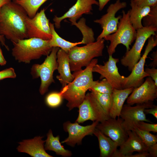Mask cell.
I'll list each match as a JSON object with an SVG mask.
<instances>
[{
	"mask_svg": "<svg viewBox=\"0 0 157 157\" xmlns=\"http://www.w3.org/2000/svg\"><path fill=\"white\" fill-rule=\"evenodd\" d=\"M146 114L152 115L156 119H157V106L155 105L153 107L145 109L144 111Z\"/></svg>",
	"mask_w": 157,
	"mask_h": 157,
	"instance_id": "38",
	"label": "cell"
},
{
	"mask_svg": "<svg viewBox=\"0 0 157 157\" xmlns=\"http://www.w3.org/2000/svg\"><path fill=\"white\" fill-rule=\"evenodd\" d=\"M157 98V85L151 78L148 76L138 87L134 88L126 101L128 105L141 104L153 101Z\"/></svg>",
	"mask_w": 157,
	"mask_h": 157,
	"instance_id": "12",
	"label": "cell"
},
{
	"mask_svg": "<svg viewBox=\"0 0 157 157\" xmlns=\"http://www.w3.org/2000/svg\"><path fill=\"white\" fill-rule=\"evenodd\" d=\"M123 119L119 117L117 119L110 118L100 123L99 122L96 128L120 147L128 137L127 131L123 125Z\"/></svg>",
	"mask_w": 157,
	"mask_h": 157,
	"instance_id": "14",
	"label": "cell"
},
{
	"mask_svg": "<svg viewBox=\"0 0 157 157\" xmlns=\"http://www.w3.org/2000/svg\"><path fill=\"white\" fill-rule=\"evenodd\" d=\"M57 61L59 75L57 76L56 78L63 87L73 81L74 76L71 73L68 54L61 49L57 53Z\"/></svg>",
	"mask_w": 157,
	"mask_h": 157,
	"instance_id": "20",
	"label": "cell"
},
{
	"mask_svg": "<svg viewBox=\"0 0 157 157\" xmlns=\"http://www.w3.org/2000/svg\"><path fill=\"white\" fill-rule=\"evenodd\" d=\"M63 99L60 92H53L49 93L45 98L47 105L51 108H55L59 106Z\"/></svg>",
	"mask_w": 157,
	"mask_h": 157,
	"instance_id": "32",
	"label": "cell"
},
{
	"mask_svg": "<svg viewBox=\"0 0 157 157\" xmlns=\"http://www.w3.org/2000/svg\"><path fill=\"white\" fill-rule=\"evenodd\" d=\"M47 139L44 145L45 150L55 152L57 155L64 157H70L72 155L71 151L65 149L60 141V137L53 136L52 131L50 129L47 134Z\"/></svg>",
	"mask_w": 157,
	"mask_h": 157,
	"instance_id": "24",
	"label": "cell"
},
{
	"mask_svg": "<svg viewBox=\"0 0 157 157\" xmlns=\"http://www.w3.org/2000/svg\"><path fill=\"white\" fill-rule=\"evenodd\" d=\"M126 2H121L120 0H117L115 3L111 4L108 6L106 14L99 19L94 20V22L99 24L102 29L97 40L103 39L117 31L119 21L122 16L119 15L115 17V14L120 10L126 7Z\"/></svg>",
	"mask_w": 157,
	"mask_h": 157,
	"instance_id": "11",
	"label": "cell"
},
{
	"mask_svg": "<svg viewBox=\"0 0 157 157\" xmlns=\"http://www.w3.org/2000/svg\"><path fill=\"white\" fill-rule=\"evenodd\" d=\"M149 154L147 151L139 152L135 154H131L127 155L126 157H149Z\"/></svg>",
	"mask_w": 157,
	"mask_h": 157,
	"instance_id": "39",
	"label": "cell"
},
{
	"mask_svg": "<svg viewBox=\"0 0 157 157\" xmlns=\"http://www.w3.org/2000/svg\"><path fill=\"white\" fill-rule=\"evenodd\" d=\"M78 108V115L75 122L79 124L88 120L93 122L96 121L90 102L86 94L84 100Z\"/></svg>",
	"mask_w": 157,
	"mask_h": 157,
	"instance_id": "26",
	"label": "cell"
},
{
	"mask_svg": "<svg viewBox=\"0 0 157 157\" xmlns=\"http://www.w3.org/2000/svg\"><path fill=\"white\" fill-rule=\"evenodd\" d=\"M98 138L100 151V157H113L117 151V144L96 128L93 133Z\"/></svg>",
	"mask_w": 157,
	"mask_h": 157,
	"instance_id": "22",
	"label": "cell"
},
{
	"mask_svg": "<svg viewBox=\"0 0 157 157\" xmlns=\"http://www.w3.org/2000/svg\"><path fill=\"white\" fill-rule=\"evenodd\" d=\"M139 6L149 7L157 5V0H133Z\"/></svg>",
	"mask_w": 157,
	"mask_h": 157,
	"instance_id": "35",
	"label": "cell"
},
{
	"mask_svg": "<svg viewBox=\"0 0 157 157\" xmlns=\"http://www.w3.org/2000/svg\"><path fill=\"white\" fill-rule=\"evenodd\" d=\"M153 61L150 64L149 66L152 67L156 68L157 66V51L154 52L152 54Z\"/></svg>",
	"mask_w": 157,
	"mask_h": 157,
	"instance_id": "40",
	"label": "cell"
},
{
	"mask_svg": "<svg viewBox=\"0 0 157 157\" xmlns=\"http://www.w3.org/2000/svg\"><path fill=\"white\" fill-rule=\"evenodd\" d=\"M133 124L142 130L149 132H153L155 133L157 132V124L148 123L143 121H139Z\"/></svg>",
	"mask_w": 157,
	"mask_h": 157,
	"instance_id": "33",
	"label": "cell"
},
{
	"mask_svg": "<svg viewBox=\"0 0 157 157\" xmlns=\"http://www.w3.org/2000/svg\"><path fill=\"white\" fill-rule=\"evenodd\" d=\"M99 4L96 0H77L75 3L63 15L60 17L55 16L53 19L54 25L56 28H60L61 22L66 18H68L73 25L83 14L92 13L93 5L99 6Z\"/></svg>",
	"mask_w": 157,
	"mask_h": 157,
	"instance_id": "16",
	"label": "cell"
},
{
	"mask_svg": "<svg viewBox=\"0 0 157 157\" xmlns=\"http://www.w3.org/2000/svg\"><path fill=\"white\" fill-rule=\"evenodd\" d=\"M154 36L151 35L148 39L147 44L143 55L134 66L130 74L126 77L124 89L138 87L143 83L145 78L149 76L144 71V66L148 54L157 45V38H155Z\"/></svg>",
	"mask_w": 157,
	"mask_h": 157,
	"instance_id": "8",
	"label": "cell"
},
{
	"mask_svg": "<svg viewBox=\"0 0 157 157\" xmlns=\"http://www.w3.org/2000/svg\"><path fill=\"white\" fill-rule=\"evenodd\" d=\"M142 20L143 26L157 27V5L151 7L149 12Z\"/></svg>",
	"mask_w": 157,
	"mask_h": 157,
	"instance_id": "31",
	"label": "cell"
},
{
	"mask_svg": "<svg viewBox=\"0 0 157 157\" xmlns=\"http://www.w3.org/2000/svg\"><path fill=\"white\" fill-rule=\"evenodd\" d=\"M134 88L131 87L122 89H113L110 113V118L115 119L119 117L124 103Z\"/></svg>",
	"mask_w": 157,
	"mask_h": 157,
	"instance_id": "21",
	"label": "cell"
},
{
	"mask_svg": "<svg viewBox=\"0 0 157 157\" xmlns=\"http://www.w3.org/2000/svg\"><path fill=\"white\" fill-rule=\"evenodd\" d=\"M113 89L108 81L104 78L100 81H94V84L89 90L101 94H111Z\"/></svg>",
	"mask_w": 157,
	"mask_h": 157,
	"instance_id": "30",
	"label": "cell"
},
{
	"mask_svg": "<svg viewBox=\"0 0 157 157\" xmlns=\"http://www.w3.org/2000/svg\"><path fill=\"white\" fill-rule=\"evenodd\" d=\"M16 76V74L13 68H9L0 71V81L8 78H15Z\"/></svg>",
	"mask_w": 157,
	"mask_h": 157,
	"instance_id": "34",
	"label": "cell"
},
{
	"mask_svg": "<svg viewBox=\"0 0 157 157\" xmlns=\"http://www.w3.org/2000/svg\"><path fill=\"white\" fill-rule=\"evenodd\" d=\"M43 137L37 136L33 139L23 140L18 143L17 149L19 152L28 154L33 157H52L45 151Z\"/></svg>",
	"mask_w": 157,
	"mask_h": 157,
	"instance_id": "19",
	"label": "cell"
},
{
	"mask_svg": "<svg viewBox=\"0 0 157 157\" xmlns=\"http://www.w3.org/2000/svg\"><path fill=\"white\" fill-rule=\"evenodd\" d=\"M49 25L52 33L51 38L49 40V45L51 47L60 48L68 53L72 48L78 44H82L81 41L71 42L64 40L59 36L56 32L54 24L49 22Z\"/></svg>",
	"mask_w": 157,
	"mask_h": 157,
	"instance_id": "25",
	"label": "cell"
},
{
	"mask_svg": "<svg viewBox=\"0 0 157 157\" xmlns=\"http://www.w3.org/2000/svg\"><path fill=\"white\" fill-rule=\"evenodd\" d=\"M104 41L103 38L83 47L76 46L72 48L67 53L71 71H79L87 67L94 58L102 56Z\"/></svg>",
	"mask_w": 157,
	"mask_h": 157,
	"instance_id": "4",
	"label": "cell"
},
{
	"mask_svg": "<svg viewBox=\"0 0 157 157\" xmlns=\"http://www.w3.org/2000/svg\"><path fill=\"white\" fill-rule=\"evenodd\" d=\"M0 42L3 46H4L8 50H9L8 47L6 44L5 37L3 35H0Z\"/></svg>",
	"mask_w": 157,
	"mask_h": 157,
	"instance_id": "42",
	"label": "cell"
},
{
	"mask_svg": "<svg viewBox=\"0 0 157 157\" xmlns=\"http://www.w3.org/2000/svg\"><path fill=\"white\" fill-rule=\"evenodd\" d=\"M157 31V27L152 26H143L136 30L134 44L120 60L121 64L127 67L129 71H131L140 58L141 52L146 41L151 36H156Z\"/></svg>",
	"mask_w": 157,
	"mask_h": 157,
	"instance_id": "7",
	"label": "cell"
},
{
	"mask_svg": "<svg viewBox=\"0 0 157 157\" xmlns=\"http://www.w3.org/2000/svg\"><path fill=\"white\" fill-rule=\"evenodd\" d=\"M147 151L149 154V157H157V143L148 147Z\"/></svg>",
	"mask_w": 157,
	"mask_h": 157,
	"instance_id": "37",
	"label": "cell"
},
{
	"mask_svg": "<svg viewBox=\"0 0 157 157\" xmlns=\"http://www.w3.org/2000/svg\"><path fill=\"white\" fill-rule=\"evenodd\" d=\"M128 137L121 145L113 157H126L134 152L147 151L148 147L143 142L135 132L132 130L127 131Z\"/></svg>",
	"mask_w": 157,
	"mask_h": 157,
	"instance_id": "18",
	"label": "cell"
},
{
	"mask_svg": "<svg viewBox=\"0 0 157 157\" xmlns=\"http://www.w3.org/2000/svg\"><path fill=\"white\" fill-rule=\"evenodd\" d=\"M99 123L96 121L90 125L84 126L76 122L73 123L69 121L65 122L63 124V128L64 131L68 133V136L61 143H65L71 147H74L76 144H81L85 137L93 134Z\"/></svg>",
	"mask_w": 157,
	"mask_h": 157,
	"instance_id": "13",
	"label": "cell"
},
{
	"mask_svg": "<svg viewBox=\"0 0 157 157\" xmlns=\"http://www.w3.org/2000/svg\"><path fill=\"white\" fill-rule=\"evenodd\" d=\"M122 13L117 31L103 38L105 40L110 42L107 48L109 56H112L115 52L117 46L120 44L126 47V51H129L130 49L129 46L136 38V30L133 26L130 20L129 11L126 13L123 10Z\"/></svg>",
	"mask_w": 157,
	"mask_h": 157,
	"instance_id": "5",
	"label": "cell"
},
{
	"mask_svg": "<svg viewBox=\"0 0 157 157\" xmlns=\"http://www.w3.org/2000/svg\"><path fill=\"white\" fill-rule=\"evenodd\" d=\"M119 61V59L110 55L108 60L104 63L103 65H95L92 71L100 74L101 79L106 78L113 89H122L125 84L126 77L121 75L119 73L117 65Z\"/></svg>",
	"mask_w": 157,
	"mask_h": 157,
	"instance_id": "10",
	"label": "cell"
},
{
	"mask_svg": "<svg viewBox=\"0 0 157 157\" xmlns=\"http://www.w3.org/2000/svg\"><path fill=\"white\" fill-rule=\"evenodd\" d=\"M136 104L134 106L124 105L121 112L120 116L123 120V125L127 131L131 125L139 121L151 122L147 119L144 111L155 106L153 102Z\"/></svg>",
	"mask_w": 157,
	"mask_h": 157,
	"instance_id": "17",
	"label": "cell"
},
{
	"mask_svg": "<svg viewBox=\"0 0 157 157\" xmlns=\"http://www.w3.org/2000/svg\"><path fill=\"white\" fill-rule=\"evenodd\" d=\"M73 25L76 26L82 32L83 35L82 44H86L94 42V32L92 28L86 25L84 18H82L78 23L76 22Z\"/></svg>",
	"mask_w": 157,
	"mask_h": 157,
	"instance_id": "29",
	"label": "cell"
},
{
	"mask_svg": "<svg viewBox=\"0 0 157 157\" xmlns=\"http://www.w3.org/2000/svg\"><path fill=\"white\" fill-rule=\"evenodd\" d=\"M130 5L131 9L129 10L130 20L133 26L137 30L143 27L142 20L149 12L150 7L139 6L133 0H130Z\"/></svg>",
	"mask_w": 157,
	"mask_h": 157,
	"instance_id": "23",
	"label": "cell"
},
{
	"mask_svg": "<svg viewBox=\"0 0 157 157\" xmlns=\"http://www.w3.org/2000/svg\"><path fill=\"white\" fill-rule=\"evenodd\" d=\"M11 1V0H0V11L1 7L5 4Z\"/></svg>",
	"mask_w": 157,
	"mask_h": 157,
	"instance_id": "43",
	"label": "cell"
},
{
	"mask_svg": "<svg viewBox=\"0 0 157 157\" xmlns=\"http://www.w3.org/2000/svg\"><path fill=\"white\" fill-rule=\"evenodd\" d=\"M0 56H1L2 57H4V56L3 55L2 52L1 50V49L0 47Z\"/></svg>",
	"mask_w": 157,
	"mask_h": 157,
	"instance_id": "45",
	"label": "cell"
},
{
	"mask_svg": "<svg viewBox=\"0 0 157 157\" xmlns=\"http://www.w3.org/2000/svg\"><path fill=\"white\" fill-rule=\"evenodd\" d=\"M144 71L149 75V76L151 78L157 85V69L154 67H147L145 69Z\"/></svg>",
	"mask_w": 157,
	"mask_h": 157,
	"instance_id": "36",
	"label": "cell"
},
{
	"mask_svg": "<svg viewBox=\"0 0 157 157\" xmlns=\"http://www.w3.org/2000/svg\"><path fill=\"white\" fill-rule=\"evenodd\" d=\"M86 95L89 99L97 121L100 122L110 118L112 94H101L90 91Z\"/></svg>",
	"mask_w": 157,
	"mask_h": 157,
	"instance_id": "15",
	"label": "cell"
},
{
	"mask_svg": "<svg viewBox=\"0 0 157 157\" xmlns=\"http://www.w3.org/2000/svg\"><path fill=\"white\" fill-rule=\"evenodd\" d=\"M98 61L94 58L84 69L74 72L73 81L62 87L60 92L63 99L67 101L66 106L69 111L78 108L85 98L86 92L94 84L92 69Z\"/></svg>",
	"mask_w": 157,
	"mask_h": 157,
	"instance_id": "2",
	"label": "cell"
},
{
	"mask_svg": "<svg viewBox=\"0 0 157 157\" xmlns=\"http://www.w3.org/2000/svg\"><path fill=\"white\" fill-rule=\"evenodd\" d=\"M43 9L33 18L28 16L25 19L27 34L28 38H37L44 40H50L52 33L49 20Z\"/></svg>",
	"mask_w": 157,
	"mask_h": 157,
	"instance_id": "9",
	"label": "cell"
},
{
	"mask_svg": "<svg viewBox=\"0 0 157 157\" xmlns=\"http://www.w3.org/2000/svg\"><path fill=\"white\" fill-rule=\"evenodd\" d=\"M129 130L134 131L147 147L153 145L157 142V135L140 129L134 124L131 125L128 128L127 131Z\"/></svg>",
	"mask_w": 157,
	"mask_h": 157,
	"instance_id": "28",
	"label": "cell"
},
{
	"mask_svg": "<svg viewBox=\"0 0 157 157\" xmlns=\"http://www.w3.org/2000/svg\"><path fill=\"white\" fill-rule=\"evenodd\" d=\"M13 44V56L19 62L25 63H29L43 56H47L52 49L49 45V40L37 38L20 40Z\"/></svg>",
	"mask_w": 157,
	"mask_h": 157,
	"instance_id": "3",
	"label": "cell"
},
{
	"mask_svg": "<svg viewBox=\"0 0 157 157\" xmlns=\"http://www.w3.org/2000/svg\"><path fill=\"white\" fill-rule=\"evenodd\" d=\"M59 49V47H53L50 53L42 64H34L31 67V74L33 78H40L39 91L42 95L44 94L48 91L50 85L54 82L53 74L57 69V53Z\"/></svg>",
	"mask_w": 157,
	"mask_h": 157,
	"instance_id": "6",
	"label": "cell"
},
{
	"mask_svg": "<svg viewBox=\"0 0 157 157\" xmlns=\"http://www.w3.org/2000/svg\"><path fill=\"white\" fill-rule=\"evenodd\" d=\"M6 63V61L4 57L0 56V65L1 66L5 65Z\"/></svg>",
	"mask_w": 157,
	"mask_h": 157,
	"instance_id": "44",
	"label": "cell"
},
{
	"mask_svg": "<svg viewBox=\"0 0 157 157\" xmlns=\"http://www.w3.org/2000/svg\"><path fill=\"white\" fill-rule=\"evenodd\" d=\"M110 0H98L99 10H102Z\"/></svg>",
	"mask_w": 157,
	"mask_h": 157,
	"instance_id": "41",
	"label": "cell"
},
{
	"mask_svg": "<svg viewBox=\"0 0 157 157\" xmlns=\"http://www.w3.org/2000/svg\"><path fill=\"white\" fill-rule=\"evenodd\" d=\"M21 6L26 12L28 16L33 17L40 7L48 0H13Z\"/></svg>",
	"mask_w": 157,
	"mask_h": 157,
	"instance_id": "27",
	"label": "cell"
},
{
	"mask_svg": "<svg viewBox=\"0 0 157 157\" xmlns=\"http://www.w3.org/2000/svg\"><path fill=\"white\" fill-rule=\"evenodd\" d=\"M28 16L24 9L13 1L4 5L0 11V35L13 44L28 38L25 21Z\"/></svg>",
	"mask_w": 157,
	"mask_h": 157,
	"instance_id": "1",
	"label": "cell"
}]
</instances>
